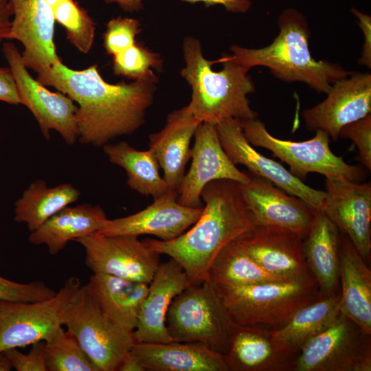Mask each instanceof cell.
Instances as JSON below:
<instances>
[{
    "instance_id": "obj_43",
    "label": "cell",
    "mask_w": 371,
    "mask_h": 371,
    "mask_svg": "<svg viewBox=\"0 0 371 371\" xmlns=\"http://www.w3.org/2000/svg\"><path fill=\"white\" fill-rule=\"evenodd\" d=\"M12 13L9 0H0V43L8 40Z\"/></svg>"
},
{
    "instance_id": "obj_36",
    "label": "cell",
    "mask_w": 371,
    "mask_h": 371,
    "mask_svg": "<svg viewBox=\"0 0 371 371\" xmlns=\"http://www.w3.org/2000/svg\"><path fill=\"white\" fill-rule=\"evenodd\" d=\"M139 22L132 18L117 17L106 24L104 33V46L107 54L115 55L135 43L141 32Z\"/></svg>"
},
{
    "instance_id": "obj_7",
    "label": "cell",
    "mask_w": 371,
    "mask_h": 371,
    "mask_svg": "<svg viewBox=\"0 0 371 371\" xmlns=\"http://www.w3.org/2000/svg\"><path fill=\"white\" fill-rule=\"evenodd\" d=\"M62 324L99 371H115L135 342L133 333L115 324L102 310L87 284L65 307Z\"/></svg>"
},
{
    "instance_id": "obj_30",
    "label": "cell",
    "mask_w": 371,
    "mask_h": 371,
    "mask_svg": "<svg viewBox=\"0 0 371 371\" xmlns=\"http://www.w3.org/2000/svg\"><path fill=\"white\" fill-rule=\"evenodd\" d=\"M80 192L71 183L49 187L42 179L33 181L14 203V221L27 225L30 232L76 201Z\"/></svg>"
},
{
    "instance_id": "obj_18",
    "label": "cell",
    "mask_w": 371,
    "mask_h": 371,
    "mask_svg": "<svg viewBox=\"0 0 371 371\" xmlns=\"http://www.w3.org/2000/svg\"><path fill=\"white\" fill-rule=\"evenodd\" d=\"M12 17L8 41H19L22 60L38 76L60 59L54 43L55 19L45 0H9Z\"/></svg>"
},
{
    "instance_id": "obj_42",
    "label": "cell",
    "mask_w": 371,
    "mask_h": 371,
    "mask_svg": "<svg viewBox=\"0 0 371 371\" xmlns=\"http://www.w3.org/2000/svg\"><path fill=\"white\" fill-rule=\"evenodd\" d=\"M194 3L203 2L206 7L215 5H222L225 9L232 12L243 13L247 12L251 5L250 0H182Z\"/></svg>"
},
{
    "instance_id": "obj_1",
    "label": "cell",
    "mask_w": 371,
    "mask_h": 371,
    "mask_svg": "<svg viewBox=\"0 0 371 371\" xmlns=\"http://www.w3.org/2000/svg\"><path fill=\"white\" fill-rule=\"evenodd\" d=\"M36 80L77 104L78 142L96 147L132 134L144 124L157 82L140 79L110 84L102 78L96 65L74 70L60 58Z\"/></svg>"
},
{
    "instance_id": "obj_35",
    "label": "cell",
    "mask_w": 371,
    "mask_h": 371,
    "mask_svg": "<svg viewBox=\"0 0 371 371\" xmlns=\"http://www.w3.org/2000/svg\"><path fill=\"white\" fill-rule=\"evenodd\" d=\"M163 61L160 56L135 42L130 47L113 56V71L115 75L135 80L158 82L152 69L161 70Z\"/></svg>"
},
{
    "instance_id": "obj_9",
    "label": "cell",
    "mask_w": 371,
    "mask_h": 371,
    "mask_svg": "<svg viewBox=\"0 0 371 371\" xmlns=\"http://www.w3.org/2000/svg\"><path fill=\"white\" fill-rule=\"evenodd\" d=\"M370 337L340 313L301 348L293 371H370Z\"/></svg>"
},
{
    "instance_id": "obj_28",
    "label": "cell",
    "mask_w": 371,
    "mask_h": 371,
    "mask_svg": "<svg viewBox=\"0 0 371 371\" xmlns=\"http://www.w3.org/2000/svg\"><path fill=\"white\" fill-rule=\"evenodd\" d=\"M148 284L102 273H93L87 284L103 312L130 333L136 326Z\"/></svg>"
},
{
    "instance_id": "obj_19",
    "label": "cell",
    "mask_w": 371,
    "mask_h": 371,
    "mask_svg": "<svg viewBox=\"0 0 371 371\" xmlns=\"http://www.w3.org/2000/svg\"><path fill=\"white\" fill-rule=\"evenodd\" d=\"M177 190L168 189L145 209L133 214L106 221L97 234L102 236L144 234L155 236L162 240L174 239L194 225L203 207H191L180 204Z\"/></svg>"
},
{
    "instance_id": "obj_29",
    "label": "cell",
    "mask_w": 371,
    "mask_h": 371,
    "mask_svg": "<svg viewBox=\"0 0 371 371\" xmlns=\"http://www.w3.org/2000/svg\"><path fill=\"white\" fill-rule=\"evenodd\" d=\"M340 291L324 295L299 308L280 328L271 330L285 348L299 354L310 339L328 328L340 314Z\"/></svg>"
},
{
    "instance_id": "obj_40",
    "label": "cell",
    "mask_w": 371,
    "mask_h": 371,
    "mask_svg": "<svg viewBox=\"0 0 371 371\" xmlns=\"http://www.w3.org/2000/svg\"><path fill=\"white\" fill-rule=\"evenodd\" d=\"M0 101L14 105L20 104L15 80L9 67H0Z\"/></svg>"
},
{
    "instance_id": "obj_38",
    "label": "cell",
    "mask_w": 371,
    "mask_h": 371,
    "mask_svg": "<svg viewBox=\"0 0 371 371\" xmlns=\"http://www.w3.org/2000/svg\"><path fill=\"white\" fill-rule=\"evenodd\" d=\"M339 137L348 138L357 146L358 159L368 170L371 169V115L348 124L339 132Z\"/></svg>"
},
{
    "instance_id": "obj_24",
    "label": "cell",
    "mask_w": 371,
    "mask_h": 371,
    "mask_svg": "<svg viewBox=\"0 0 371 371\" xmlns=\"http://www.w3.org/2000/svg\"><path fill=\"white\" fill-rule=\"evenodd\" d=\"M340 313L371 335V271L350 238L339 232Z\"/></svg>"
},
{
    "instance_id": "obj_2",
    "label": "cell",
    "mask_w": 371,
    "mask_h": 371,
    "mask_svg": "<svg viewBox=\"0 0 371 371\" xmlns=\"http://www.w3.org/2000/svg\"><path fill=\"white\" fill-rule=\"evenodd\" d=\"M201 199L205 205L190 230L170 240H144L151 249L177 262L191 283L208 279L218 252L257 225L236 181H211L203 189Z\"/></svg>"
},
{
    "instance_id": "obj_37",
    "label": "cell",
    "mask_w": 371,
    "mask_h": 371,
    "mask_svg": "<svg viewBox=\"0 0 371 371\" xmlns=\"http://www.w3.org/2000/svg\"><path fill=\"white\" fill-rule=\"evenodd\" d=\"M56 293L41 280L20 283L0 276V300L36 302L49 298Z\"/></svg>"
},
{
    "instance_id": "obj_20",
    "label": "cell",
    "mask_w": 371,
    "mask_h": 371,
    "mask_svg": "<svg viewBox=\"0 0 371 371\" xmlns=\"http://www.w3.org/2000/svg\"><path fill=\"white\" fill-rule=\"evenodd\" d=\"M249 180L239 183L242 196L258 225L274 226L307 236L316 211L267 179L248 172Z\"/></svg>"
},
{
    "instance_id": "obj_46",
    "label": "cell",
    "mask_w": 371,
    "mask_h": 371,
    "mask_svg": "<svg viewBox=\"0 0 371 371\" xmlns=\"http://www.w3.org/2000/svg\"><path fill=\"white\" fill-rule=\"evenodd\" d=\"M12 365L8 357L3 352H0V371H10Z\"/></svg>"
},
{
    "instance_id": "obj_32",
    "label": "cell",
    "mask_w": 371,
    "mask_h": 371,
    "mask_svg": "<svg viewBox=\"0 0 371 371\" xmlns=\"http://www.w3.org/2000/svg\"><path fill=\"white\" fill-rule=\"evenodd\" d=\"M208 278L213 283L238 286L286 281L265 271L237 239L225 245L214 258Z\"/></svg>"
},
{
    "instance_id": "obj_17",
    "label": "cell",
    "mask_w": 371,
    "mask_h": 371,
    "mask_svg": "<svg viewBox=\"0 0 371 371\" xmlns=\"http://www.w3.org/2000/svg\"><path fill=\"white\" fill-rule=\"evenodd\" d=\"M326 94L302 117L309 131L322 130L337 141L344 126L370 114L371 74L353 72L334 82Z\"/></svg>"
},
{
    "instance_id": "obj_15",
    "label": "cell",
    "mask_w": 371,
    "mask_h": 371,
    "mask_svg": "<svg viewBox=\"0 0 371 371\" xmlns=\"http://www.w3.org/2000/svg\"><path fill=\"white\" fill-rule=\"evenodd\" d=\"M237 240L267 273L286 281H316L304 254V238L282 227L256 225Z\"/></svg>"
},
{
    "instance_id": "obj_47",
    "label": "cell",
    "mask_w": 371,
    "mask_h": 371,
    "mask_svg": "<svg viewBox=\"0 0 371 371\" xmlns=\"http://www.w3.org/2000/svg\"><path fill=\"white\" fill-rule=\"evenodd\" d=\"M47 3L53 8L55 7L57 4L59 3L65 1V0H45Z\"/></svg>"
},
{
    "instance_id": "obj_25",
    "label": "cell",
    "mask_w": 371,
    "mask_h": 371,
    "mask_svg": "<svg viewBox=\"0 0 371 371\" xmlns=\"http://www.w3.org/2000/svg\"><path fill=\"white\" fill-rule=\"evenodd\" d=\"M150 371H229L223 355L197 343L135 342L131 350Z\"/></svg>"
},
{
    "instance_id": "obj_34",
    "label": "cell",
    "mask_w": 371,
    "mask_h": 371,
    "mask_svg": "<svg viewBox=\"0 0 371 371\" xmlns=\"http://www.w3.org/2000/svg\"><path fill=\"white\" fill-rule=\"evenodd\" d=\"M55 21L66 31L68 41L81 53L92 48L95 24L87 12L75 0H65L52 8Z\"/></svg>"
},
{
    "instance_id": "obj_8",
    "label": "cell",
    "mask_w": 371,
    "mask_h": 371,
    "mask_svg": "<svg viewBox=\"0 0 371 371\" xmlns=\"http://www.w3.org/2000/svg\"><path fill=\"white\" fill-rule=\"evenodd\" d=\"M244 134L255 146L266 148L273 155L285 162L289 171L302 181L310 172H317L326 178L344 179L358 182L365 172L360 166L350 165L330 148V137L322 130H317L314 137L302 142L278 139L271 135L263 122L258 118L240 120Z\"/></svg>"
},
{
    "instance_id": "obj_21",
    "label": "cell",
    "mask_w": 371,
    "mask_h": 371,
    "mask_svg": "<svg viewBox=\"0 0 371 371\" xmlns=\"http://www.w3.org/2000/svg\"><path fill=\"white\" fill-rule=\"evenodd\" d=\"M190 284L186 273L174 260L160 262L148 284V291L133 332L135 342L174 341L166 325L167 311L173 298Z\"/></svg>"
},
{
    "instance_id": "obj_4",
    "label": "cell",
    "mask_w": 371,
    "mask_h": 371,
    "mask_svg": "<svg viewBox=\"0 0 371 371\" xmlns=\"http://www.w3.org/2000/svg\"><path fill=\"white\" fill-rule=\"evenodd\" d=\"M278 24L279 33L269 45L249 49L233 45L232 57L248 69L264 66L281 80L302 82L318 93H327L334 82L353 73L338 64L314 59L308 22L296 9H285Z\"/></svg>"
},
{
    "instance_id": "obj_5",
    "label": "cell",
    "mask_w": 371,
    "mask_h": 371,
    "mask_svg": "<svg viewBox=\"0 0 371 371\" xmlns=\"http://www.w3.org/2000/svg\"><path fill=\"white\" fill-rule=\"evenodd\" d=\"M213 284L236 325L258 326L269 330L281 328L299 308L324 295L316 281Z\"/></svg>"
},
{
    "instance_id": "obj_3",
    "label": "cell",
    "mask_w": 371,
    "mask_h": 371,
    "mask_svg": "<svg viewBox=\"0 0 371 371\" xmlns=\"http://www.w3.org/2000/svg\"><path fill=\"white\" fill-rule=\"evenodd\" d=\"M183 52L185 67L181 75L192 89L187 106L196 118L213 124L229 118H257L258 113L251 108L247 98L255 90L254 83L247 74L249 69L232 55L224 54L219 59L222 69L212 70V65L218 60L205 59L201 43L192 36L184 38Z\"/></svg>"
},
{
    "instance_id": "obj_44",
    "label": "cell",
    "mask_w": 371,
    "mask_h": 371,
    "mask_svg": "<svg viewBox=\"0 0 371 371\" xmlns=\"http://www.w3.org/2000/svg\"><path fill=\"white\" fill-rule=\"evenodd\" d=\"M118 371H146L140 360L131 351L128 352L120 361Z\"/></svg>"
},
{
    "instance_id": "obj_27",
    "label": "cell",
    "mask_w": 371,
    "mask_h": 371,
    "mask_svg": "<svg viewBox=\"0 0 371 371\" xmlns=\"http://www.w3.org/2000/svg\"><path fill=\"white\" fill-rule=\"evenodd\" d=\"M107 220L100 205L83 203L67 206L31 232L28 240L34 245H46L49 254L56 255L69 241L97 233Z\"/></svg>"
},
{
    "instance_id": "obj_39",
    "label": "cell",
    "mask_w": 371,
    "mask_h": 371,
    "mask_svg": "<svg viewBox=\"0 0 371 371\" xmlns=\"http://www.w3.org/2000/svg\"><path fill=\"white\" fill-rule=\"evenodd\" d=\"M10 359L12 368L17 371H47L45 359V341L32 344L29 352L23 354L17 348L4 351Z\"/></svg>"
},
{
    "instance_id": "obj_12",
    "label": "cell",
    "mask_w": 371,
    "mask_h": 371,
    "mask_svg": "<svg viewBox=\"0 0 371 371\" xmlns=\"http://www.w3.org/2000/svg\"><path fill=\"white\" fill-rule=\"evenodd\" d=\"M74 241L84 248L85 265L93 273L149 284L160 264V254L136 236L93 234Z\"/></svg>"
},
{
    "instance_id": "obj_11",
    "label": "cell",
    "mask_w": 371,
    "mask_h": 371,
    "mask_svg": "<svg viewBox=\"0 0 371 371\" xmlns=\"http://www.w3.org/2000/svg\"><path fill=\"white\" fill-rule=\"evenodd\" d=\"M2 52L13 74L20 104L30 111L43 137L49 140L54 130L67 144H74L78 141L77 105L67 95L51 91L34 78L13 43L4 42Z\"/></svg>"
},
{
    "instance_id": "obj_14",
    "label": "cell",
    "mask_w": 371,
    "mask_h": 371,
    "mask_svg": "<svg viewBox=\"0 0 371 371\" xmlns=\"http://www.w3.org/2000/svg\"><path fill=\"white\" fill-rule=\"evenodd\" d=\"M194 137L191 166L177 190V201L183 205L197 207H202L201 194L208 183L229 179L245 183L249 176L238 170L225 152L216 124L201 122Z\"/></svg>"
},
{
    "instance_id": "obj_10",
    "label": "cell",
    "mask_w": 371,
    "mask_h": 371,
    "mask_svg": "<svg viewBox=\"0 0 371 371\" xmlns=\"http://www.w3.org/2000/svg\"><path fill=\"white\" fill-rule=\"evenodd\" d=\"M69 277L52 297L36 302L0 300V352L44 341L63 326L62 313L80 287Z\"/></svg>"
},
{
    "instance_id": "obj_6",
    "label": "cell",
    "mask_w": 371,
    "mask_h": 371,
    "mask_svg": "<svg viewBox=\"0 0 371 371\" xmlns=\"http://www.w3.org/2000/svg\"><path fill=\"white\" fill-rule=\"evenodd\" d=\"M166 325L174 341L200 344L223 356L237 326L209 278L191 283L173 298Z\"/></svg>"
},
{
    "instance_id": "obj_41",
    "label": "cell",
    "mask_w": 371,
    "mask_h": 371,
    "mask_svg": "<svg viewBox=\"0 0 371 371\" xmlns=\"http://www.w3.org/2000/svg\"><path fill=\"white\" fill-rule=\"evenodd\" d=\"M352 13L359 19V25L364 34L365 41L363 45L362 56L359 60V64L371 67V19L366 14H363L355 8H352Z\"/></svg>"
},
{
    "instance_id": "obj_26",
    "label": "cell",
    "mask_w": 371,
    "mask_h": 371,
    "mask_svg": "<svg viewBox=\"0 0 371 371\" xmlns=\"http://www.w3.org/2000/svg\"><path fill=\"white\" fill-rule=\"evenodd\" d=\"M339 244L337 227L324 211H316L309 232L304 239V254L323 295L340 291Z\"/></svg>"
},
{
    "instance_id": "obj_33",
    "label": "cell",
    "mask_w": 371,
    "mask_h": 371,
    "mask_svg": "<svg viewBox=\"0 0 371 371\" xmlns=\"http://www.w3.org/2000/svg\"><path fill=\"white\" fill-rule=\"evenodd\" d=\"M44 341L47 371H99L76 337L63 326Z\"/></svg>"
},
{
    "instance_id": "obj_13",
    "label": "cell",
    "mask_w": 371,
    "mask_h": 371,
    "mask_svg": "<svg viewBox=\"0 0 371 371\" xmlns=\"http://www.w3.org/2000/svg\"><path fill=\"white\" fill-rule=\"evenodd\" d=\"M216 126L223 148L234 164L245 166L249 173L268 180L314 210L322 209L325 191L307 186L280 163L258 152L247 139L239 120L226 119Z\"/></svg>"
},
{
    "instance_id": "obj_22",
    "label": "cell",
    "mask_w": 371,
    "mask_h": 371,
    "mask_svg": "<svg viewBox=\"0 0 371 371\" xmlns=\"http://www.w3.org/2000/svg\"><path fill=\"white\" fill-rule=\"evenodd\" d=\"M297 355L278 343L271 330L237 325L224 357L229 371H293Z\"/></svg>"
},
{
    "instance_id": "obj_23",
    "label": "cell",
    "mask_w": 371,
    "mask_h": 371,
    "mask_svg": "<svg viewBox=\"0 0 371 371\" xmlns=\"http://www.w3.org/2000/svg\"><path fill=\"white\" fill-rule=\"evenodd\" d=\"M201 122L186 106L169 113L164 127L149 136V149L162 168L169 189L179 188L191 158L190 142Z\"/></svg>"
},
{
    "instance_id": "obj_31",
    "label": "cell",
    "mask_w": 371,
    "mask_h": 371,
    "mask_svg": "<svg viewBox=\"0 0 371 371\" xmlns=\"http://www.w3.org/2000/svg\"><path fill=\"white\" fill-rule=\"evenodd\" d=\"M103 151L111 163L126 171L127 184L131 190L155 199L169 189L159 174L160 166L151 150H139L126 142H122L104 145Z\"/></svg>"
},
{
    "instance_id": "obj_45",
    "label": "cell",
    "mask_w": 371,
    "mask_h": 371,
    "mask_svg": "<svg viewBox=\"0 0 371 371\" xmlns=\"http://www.w3.org/2000/svg\"><path fill=\"white\" fill-rule=\"evenodd\" d=\"M106 3H117L126 12H133L142 9V0H104Z\"/></svg>"
},
{
    "instance_id": "obj_16",
    "label": "cell",
    "mask_w": 371,
    "mask_h": 371,
    "mask_svg": "<svg viewBox=\"0 0 371 371\" xmlns=\"http://www.w3.org/2000/svg\"><path fill=\"white\" fill-rule=\"evenodd\" d=\"M322 211L351 240L367 263L371 258V186L344 179L326 178Z\"/></svg>"
}]
</instances>
